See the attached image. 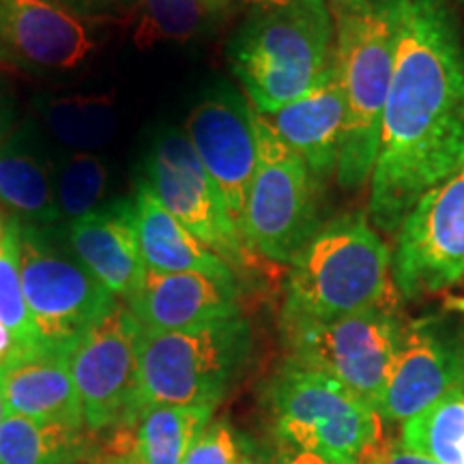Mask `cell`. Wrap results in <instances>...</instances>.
<instances>
[{"mask_svg": "<svg viewBox=\"0 0 464 464\" xmlns=\"http://www.w3.org/2000/svg\"><path fill=\"white\" fill-rule=\"evenodd\" d=\"M396 56L370 177V222L387 235L464 168V33L448 0H390Z\"/></svg>", "mask_w": 464, "mask_h": 464, "instance_id": "6da1fadb", "label": "cell"}, {"mask_svg": "<svg viewBox=\"0 0 464 464\" xmlns=\"http://www.w3.org/2000/svg\"><path fill=\"white\" fill-rule=\"evenodd\" d=\"M392 304V249L365 213L323 222L293 258L282 307L284 332Z\"/></svg>", "mask_w": 464, "mask_h": 464, "instance_id": "7a4b0ae2", "label": "cell"}, {"mask_svg": "<svg viewBox=\"0 0 464 464\" xmlns=\"http://www.w3.org/2000/svg\"><path fill=\"white\" fill-rule=\"evenodd\" d=\"M228 63L249 106L263 116L274 114L332 67V15L297 7L254 9L232 34Z\"/></svg>", "mask_w": 464, "mask_h": 464, "instance_id": "3957f363", "label": "cell"}, {"mask_svg": "<svg viewBox=\"0 0 464 464\" xmlns=\"http://www.w3.org/2000/svg\"><path fill=\"white\" fill-rule=\"evenodd\" d=\"M252 329L241 314L179 332H138V413L149 406L218 409L246 368Z\"/></svg>", "mask_w": 464, "mask_h": 464, "instance_id": "277c9868", "label": "cell"}, {"mask_svg": "<svg viewBox=\"0 0 464 464\" xmlns=\"http://www.w3.org/2000/svg\"><path fill=\"white\" fill-rule=\"evenodd\" d=\"M334 58L344 92V140L338 160V183L362 189L372 177L379 153L381 123L390 95L396 24L390 0H376L363 14L334 20Z\"/></svg>", "mask_w": 464, "mask_h": 464, "instance_id": "5b68a950", "label": "cell"}, {"mask_svg": "<svg viewBox=\"0 0 464 464\" xmlns=\"http://www.w3.org/2000/svg\"><path fill=\"white\" fill-rule=\"evenodd\" d=\"M256 170L249 185L241 235L249 252L290 265L321 228L318 181L304 160L252 108Z\"/></svg>", "mask_w": 464, "mask_h": 464, "instance_id": "8992f818", "label": "cell"}, {"mask_svg": "<svg viewBox=\"0 0 464 464\" xmlns=\"http://www.w3.org/2000/svg\"><path fill=\"white\" fill-rule=\"evenodd\" d=\"M276 437L284 445L314 450L363 464L382 439L372 404L329 376L286 363L266 390Z\"/></svg>", "mask_w": 464, "mask_h": 464, "instance_id": "52a82bcc", "label": "cell"}, {"mask_svg": "<svg viewBox=\"0 0 464 464\" xmlns=\"http://www.w3.org/2000/svg\"><path fill=\"white\" fill-rule=\"evenodd\" d=\"M20 271L44 351L67 357L75 342L119 304L78 258L50 241L45 228L20 224Z\"/></svg>", "mask_w": 464, "mask_h": 464, "instance_id": "ba28073f", "label": "cell"}, {"mask_svg": "<svg viewBox=\"0 0 464 464\" xmlns=\"http://www.w3.org/2000/svg\"><path fill=\"white\" fill-rule=\"evenodd\" d=\"M402 332L404 323L393 305H379L284 335L290 348L288 363L329 376L376 409Z\"/></svg>", "mask_w": 464, "mask_h": 464, "instance_id": "9c48e42d", "label": "cell"}, {"mask_svg": "<svg viewBox=\"0 0 464 464\" xmlns=\"http://www.w3.org/2000/svg\"><path fill=\"white\" fill-rule=\"evenodd\" d=\"M392 277L406 299L464 277V168L417 200L396 232Z\"/></svg>", "mask_w": 464, "mask_h": 464, "instance_id": "30bf717a", "label": "cell"}, {"mask_svg": "<svg viewBox=\"0 0 464 464\" xmlns=\"http://www.w3.org/2000/svg\"><path fill=\"white\" fill-rule=\"evenodd\" d=\"M140 183L232 271L247 263L252 252L185 133L170 130L155 138Z\"/></svg>", "mask_w": 464, "mask_h": 464, "instance_id": "8fae6325", "label": "cell"}, {"mask_svg": "<svg viewBox=\"0 0 464 464\" xmlns=\"http://www.w3.org/2000/svg\"><path fill=\"white\" fill-rule=\"evenodd\" d=\"M138 332L127 304H116L69 351L67 363L91 430L138 415Z\"/></svg>", "mask_w": 464, "mask_h": 464, "instance_id": "7c38bea8", "label": "cell"}, {"mask_svg": "<svg viewBox=\"0 0 464 464\" xmlns=\"http://www.w3.org/2000/svg\"><path fill=\"white\" fill-rule=\"evenodd\" d=\"M185 138L241 230L256 170V133L249 102L230 86H219L189 112Z\"/></svg>", "mask_w": 464, "mask_h": 464, "instance_id": "4fadbf2b", "label": "cell"}, {"mask_svg": "<svg viewBox=\"0 0 464 464\" xmlns=\"http://www.w3.org/2000/svg\"><path fill=\"white\" fill-rule=\"evenodd\" d=\"M95 50L86 17L63 0H0V67L73 69Z\"/></svg>", "mask_w": 464, "mask_h": 464, "instance_id": "5bb4252c", "label": "cell"}, {"mask_svg": "<svg viewBox=\"0 0 464 464\" xmlns=\"http://www.w3.org/2000/svg\"><path fill=\"white\" fill-rule=\"evenodd\" d=\"M456 390V355L451 335L437 318L404 324L376 413L382 423H406L445 393Z\"/></svg>", "mask_w": 464, "mask_h": 464, "instance_id": "9a60e30c", "label": "cell"}, {"mask_svg": "<svg viewBox=\"0 0 464 464\" xmlns=\"http://www.w3.org/2000/svg\"><path fill=\"white\" fill-rule=\"evenodd\" d=\"M127 307L142 327L155 332L202 327L241 314L239 282L237 277H219L198 271H147L142 288Z\"/></svg>", "mask_w": 464, "mask_h": 464, "instance_id": "2e32d148", "label": "cell"}, {"mask_svg": "<svg viewBox=\"0 0 464 464\" xmlns=\"http://www.w3.org/2000/svg\"><path fill=\"white\" fill-rule=\"evenodd\" d=\"M73 256L125 304L142 288L147 266L138 243L136 205L119 198L67 224Z\"/></svg>", "mask_w": 464, "mask_h": 464, "instance_id": "e0dca14e", "label": "cell"}, {"mask_svg": "<svg viewBox=\"0 0 464 464\" xmlns=\"http://www.w3.org/2000/svg\"><path fill=\"white\" fill-rule=\"evenodd\" d=\"M265 119L277 136L304 160L318 183L332 177L338 170L346 123L344 92L335 58L310 91L277 112L266 114Z\"/></svg>", "mask_w": 464, "mask_h": 464, "instance_id": "ac0fdd59", "label": "cell"}, {"mask_svg": "<svg viewBox=\"0 0 464 464\" xmlns=\"http://www.w3.org/2000/svg\"><path fill=\"white\" fill-rule=\"evenodd\" d=\"M0 390L9 415L86 426L65 355L44 348L22 353L0 368Z\"/></svg>", "mask_w": 464, "mask_h": 464, "instance_id": "d6986e66", "label": "cell"}, {"mask_svg": "<svg viewBox=\"0 0 464 464\" xmlns=\"http://www.w3.org/2000/svg\"><path fill=\"white\" fill-rule=\"evenodd\" d=\"M138 243L147 271L158 274H198L237 277L228 263L205 246L194 232L185 228L144 183H138L136 196Z\"/></svg>", "mask_w": 464, "mask_h": 464, "instance_id": "ffe728a7", "label": "cell"}, {"mask_svg": "<svg viewBox=\"0 0 464 464\" xmlns=\"http://www.w3.org/2000/svg\"><path fill=\"white\" fill-rule=\"evenodd\" d=\"M0 211L34 228L63 222L56 205L54 164L26 130L0 142Z\"/></svg>", "mask_w": 464, "mask_h": 464, "instance_id": "44dd1931", "label": "cell"}, {"mask_svg": "<svg viewBox=\"0 0 464 464\" xmlns=\"http://www.w3.org/2000/svg\"><path fill=\"white\" fill-rule=\"evenodd\" d=\"M208 406H149L136 415L130 464H181L191 440L211 421Z\"/></svg>", "mask_w": 464, "mask_h": 464, "instance_id": "7402d4cb", "label": "cell"}, {"mask_svg": "<svg viewBox=\"0 0 464 464\" xmlns=\"http://www.w3.org/2000/svg\"><path fill=\"white\" fill-rule=\"evenodd\" d=\"M84 426L7 415L0 426V464H75L86 454Z\"/></svg>", "mask_w": 464, "mask_h": 464, "instance_id": "603a6c76", "label": "cell"}, {"mask_svg": "<svg viewBox=\"0 0 464 464\" xmlns=\"http://www.w3.org/2000/svg\"><path fill=\"white\" fill-rule=\"evenodd\" d=\"M400 443L439 464H464V393L451 390L402 423Z\"/></svg>", "mask_w": 464, "mask_h": 464, "instance_id": "cb8c5ba5", "label": "cell"}, {"mask_svg": "<svg viewBox=\"0 0 464 464\" xmlns=\"http://www.w3.org/2000/svg\"><path fill=\"white\" fill-rule=\"evenodd\" d=\"M52 136L72 150H91L106 144L116 131L112 97H63L42 106Z\"/></svg>", "mask_w": 464, "mask_h": 464, "instance_id": "d4e9b609", "label": "cell"}, {"mask_svg": "<svg viewBox=\"0 0 464 464\" xmlns=\"http://www.w3.org/2000/svg\"><path fill=\"white\" fill-rule=\"evenodd\" d=\"M110 185V168L92 150H69L54 164L56 205L63 222H73L103 205Z\"/></svg>", "mask_w": 464, "mask_h": 464, "instance_id": "484cf974", "label": "cell"}, {"mask_svg": "<svg viewBox=\"0 0 464 464\" xmlns=\"http://www.w3.org/2000/svg\"><path fill=\"white\" fill-rule=\"evenodd\" d=\"M0 323L14 334L22 351H42L37 332L28 312L20 271V222L9 218L0 246Z\"/></svg>", "mask_w": 464, "mask_h": 464, "instance_id": "4316f807", "label": "cell"}, {"mask_svg": "<svg viewBox=\"0 0 464 464\" xmlns=\"http://www.w3.org/2000/svg\"><path fill=\"white\" fill-rule=\"evenodd\" d=\"M140 22L136 42H189L208 24V14L200 0H138Z\"/></svg>", "mask_w": 464, "mask_h": 464, "instance_id": "83f0119b", "label": "cell"}, {"mask_svg": "<svg viewBox=\"0 0 464 464\" xmlns=\"http://www.w3.org/2000/svg\"><path fill=\"white\" fill-rule=\"evenodd\" d=\"M239 443L226 421H208L191 440L181 464H239Z\"/></svg>", "mask_w": 464, "mask_h": 464, "instance_id": "f1b7e54d", "label": "cell"}, {"mask_svg": "<svg viewBox=\"0 0 464 464\" xmlns=\"http://www.w3.org/2000/svg\"><path fill=\"white\" fill-rule=\"evenodd\" d=\"M363 464H439L432 458H426L417 451L406 450L402 443L396 439H385L382 437L379 443L374 445V450L365 456Z\"/></svg>", "mask_w": 464, "mask_h": 464, "instance_id": "f546056e", "label": "cell"}, {"mask_svg": "<svg viewBox=\"0 0 464 464\" xmlns=\"http://www.w3.org/2000/svg\"><path fill=\"white\" fill-rule=\"evenodd\" d=\"M276 464H359V462L342 460V458L321 454V451H314V450H301V448H293V445L280 443Z\"/></svg>", "mask_w": 464, "mask_h": 464, "instance_id": "4dcf8cb0", "label": "cell"}, {"mask_svg": "<svg viewBox=\"0 0 464 464\" xmlns=\"http://www.w3.org/2000/svg\"><path fill=\"white\" fill-rule=\"evenodd\" d=\"M247 5H252L254 9L263 7H297V9H307L316 11V14H329L324 0H246ZM332 15V14H329Z\"/></svg>", "mask_w": 464, "mask_h": 464, "instance_id": "1f68e13d", "label": "cell"}, {"mask_svg": "<svg viewBox=\"0 0 464 464\" xmlns=\"http://www.w3.org/2000/svg\"><path fill=\"white\" fill-rule=\"evenodd\" d=\"M374 3L376 0H324L329 14H332V20H338L342 15L363 14V11L372 9Z\"/></svg>", "mask_w": 464, "mask_h": 464, "instance_id": "d6a6232c", "label": "cell"}, {"mask_svg": "<svg viewBox=\"0 0 464 464\" xmlns=\"http://www.w3.org/2000/svg\"><path fill=\"white\" fill-rule=\"evenodd\" d=\"M22 353L24 351H22V346L17 344L14 334H11L9 329L0 323V368H3V365H7L11 359L22 355Z\"/></svg>", "mask_w": 464, "mask_h": 464, "instance_id": "836d02e7", "label": "cell"}, {"mask_svg": "<svg viewBox=\"0 0 464 464\" xmlns=\"http://www.w3.org/2000/svg\"><path fill=\"white\" fill-rule=\"evenodd\" d=\"M451 344H454L456 355V390L464 393V324L451 335Z\"/></svg>", "mask_w": 464, "mask_h": 464, "instance_id": "e575fe53", "label": "cell"}, {"mask_svg": "<svg viewBox=\"0 0 464 464\" xmlns=\"http://www.w3.org/2000/svg\"><path fill=\"white\" fill-rule=\"evenodd\" d=\"M63 3H67L69 7H73L75 11H82L92 7H108V5L121 3V0H63Z\"/></svg>", "mask_w": 464, "mask_h": 464, "instance_id": "d590c367", "label": "cell"}, {"mask_svg": "<svg viewBox=\"0 0 464 464\" xmlns=\"http://www.w3.org/2000/svg\"><path fill=\"white\" fill-rule=\"evenodd\" d=\"M202 5H205L207 11L211 15H218L222 14V11H226L232 5V0H200Z\"/></svg>", "mask_w": 464, "mask_h": 464, "instance_id": "8d00e7d4", "label": "cell"}, {"mask_svg": "<svg viewBox=\"0 0 464 464\" xmlns=\"http://www.w3.org/2000/svg\"><path fill=\"white\" fill-rule=\"evenodd\" d=\"M445 307L464 316V297H448L445 299Z\"/></svg>", "mask_w": 464, "mask_h": 464, "instance_id": "74e56055", "label": "cell"}, {"mask_svg": "<svg viewBox=\"0 0 464 464\" xmlns=\"http://www.w3.org/2000/svg\"><path fill=\"white\" fill-rule=\"evenodd\" d=\"M7 224H9V218H5V213L0 211V246H3L5 232H7Z\"/></svg>", "mask_w": 464, "mask_h": 464, "instance_id": "f35d334b", "label": "cell"}, {"mask_svg": "<svg viewBox=\"0 0 464 464\" xmlns=\"http://www.w3.org/2000/svg\"><path fill=\"white\" fill-rule=\"evenodd\" d=\"M7 404H5V398H3V390H0V426H3V421L7 420Z\"/></svg>", "mask_w": 464, "mask_h": 464, "instance_id": "ab89813d", "label": "cell"}, {"mask_svg": "<svg viewBox=\"0 0 464 464\" xmlns=\"http://www.w3.org/2000/svg\"><path fill=\"white\" fill-rule=\"evenodd\" d=\"M239 464H269V462L260 460V458H256V456H243Z\"/></svg>", "mask_w": 464, "mask_h": 464, "instance_id": "60d3db41", "label": "cell"}, {"mask_svg": "<svg viewBox=\"0 0 464 464\" xmlns=\"http://www.w3.org/2000/svg\"><path fill=\"white\" fill-rule=\"evenodd\" d=\"M3 130H5V114L3 110H0V140H3Z\"/></svg>", "mask_w": 464, "mask_h": 464, "instance_id": "b9f144b4", "label": "cell"}]
</instances>
